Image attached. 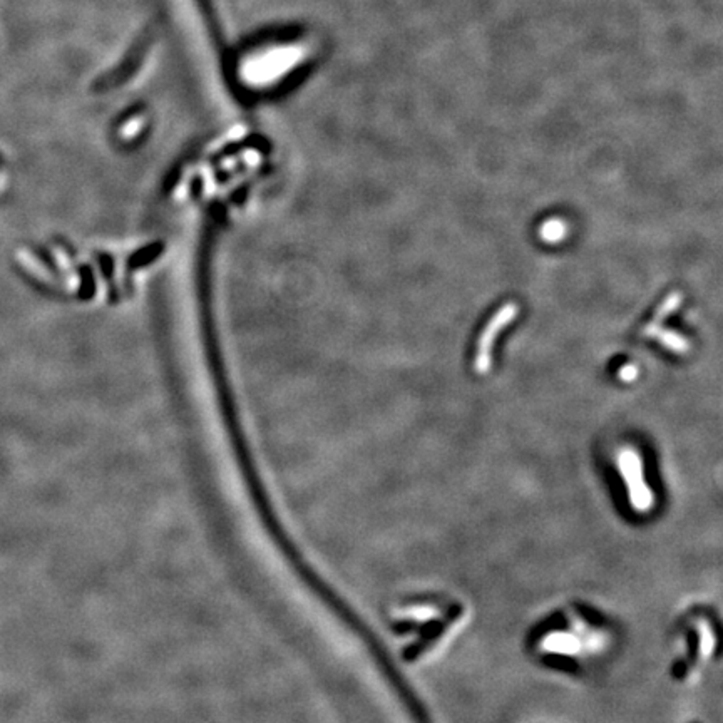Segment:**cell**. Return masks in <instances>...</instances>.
Segmentation results:
<instances>
[{
	"mask_svg": "<svg viewBox=\"0 0 723 723\" xmlns=\"http://www.w3.org/2000/svg\"><path fill=\"white\" fill-rule=\"evenodd\" d=\"M618 463H620V472L626 481L625 484L628 486V489L635 496H648V487L644 484L646 481L643 477L642 460H639L638 452L633 449H623L618 456Z\"/></svg>",
	"mask_w": 723,
	"mask_h": 723,
	"instance_id": "3",
	"label": "cell"
},
{
	"mask_svg": "<svg viewBox=\"0 0 723 723\" xmlns=\"http://www.w3.org/2000/svg\"><path fill=\"white\" fill-rule=\"evenodd\" d=\"M635 376H637V370H635V367H625L621 370L623 380H633Z\"/></svg>",
	"mask_w": 723,
	"mask_h": 723,
	"instance_id": "6",
	"label": "cell"
},
{
	"mask_svg": "<svg viewBox=\"0 0 723 723\" xmlns=\"http://www.w3.org/2000/svg\"><path fill=\"white\" fill-rule=\"evenodd\" d=\"M680 302H682L680 293L668 295V297L663 300V303L660 305L658 310H656L655 317H653V320L646 326H644V330H643L644 337H651V338L655 337V333L661 329V324H663V321L668 319L670 313H673L675 310H677V307H678V305H680Z\"/></svg>",
	"mask_w": 723,
	"mask_h": 723,
	"instance_id": "4",
	"label": "cell"
},
{
	"mask_svg": "<svg viewBox=\"0 0 723 723\" xmlns=\"http://www.w3.org/2000/svg\"><path fill=\"white\" fill-rule=\"evenodd\" d=\"M164 29L191 76L204 84L220 82V58L199 0H156Z\"/></svg>",
	"mask_w": 723,
	"mask_h": 723,
	"instance_id": "1",
	"label": "cell"
},
{
	"mask_svg": "<svg viewBox=\"0 0 723 723\" xmlns=\"http://www.w3.org/2000/svg\"><path fill=\"white\" fill-rule=\"evenodd\" d=\"M517 315V307L514 303L504 305L500 310L496 313L494 317L489 320V324L486 325L484 332L481 333V338L477 342V352H476V370L479 373H486L491 367V348L494 345V340L498 338V335L504 326L511 324L514 317Z\"/></svg>",
	"mask_w": 723,
	"mask_h": 723,
	"instance_id": "2",
	"label": "cell"
},
{
	"mask_svg": "<svg viewBox=\"0 0 723 723\" xmlns=\"http://www.w3.org/2000/svg\"><path fill=\"white\" fill-rule=\"evenodd\" d=\"M541 237L550 243H556L557 239L566 237V223L561 220H550L543 225Z\"/></svg>",
	"mask_w": 723,
	"mask_h": 723,
	"instance_id": "5",
	"label": "cell"
}]
</instances>
